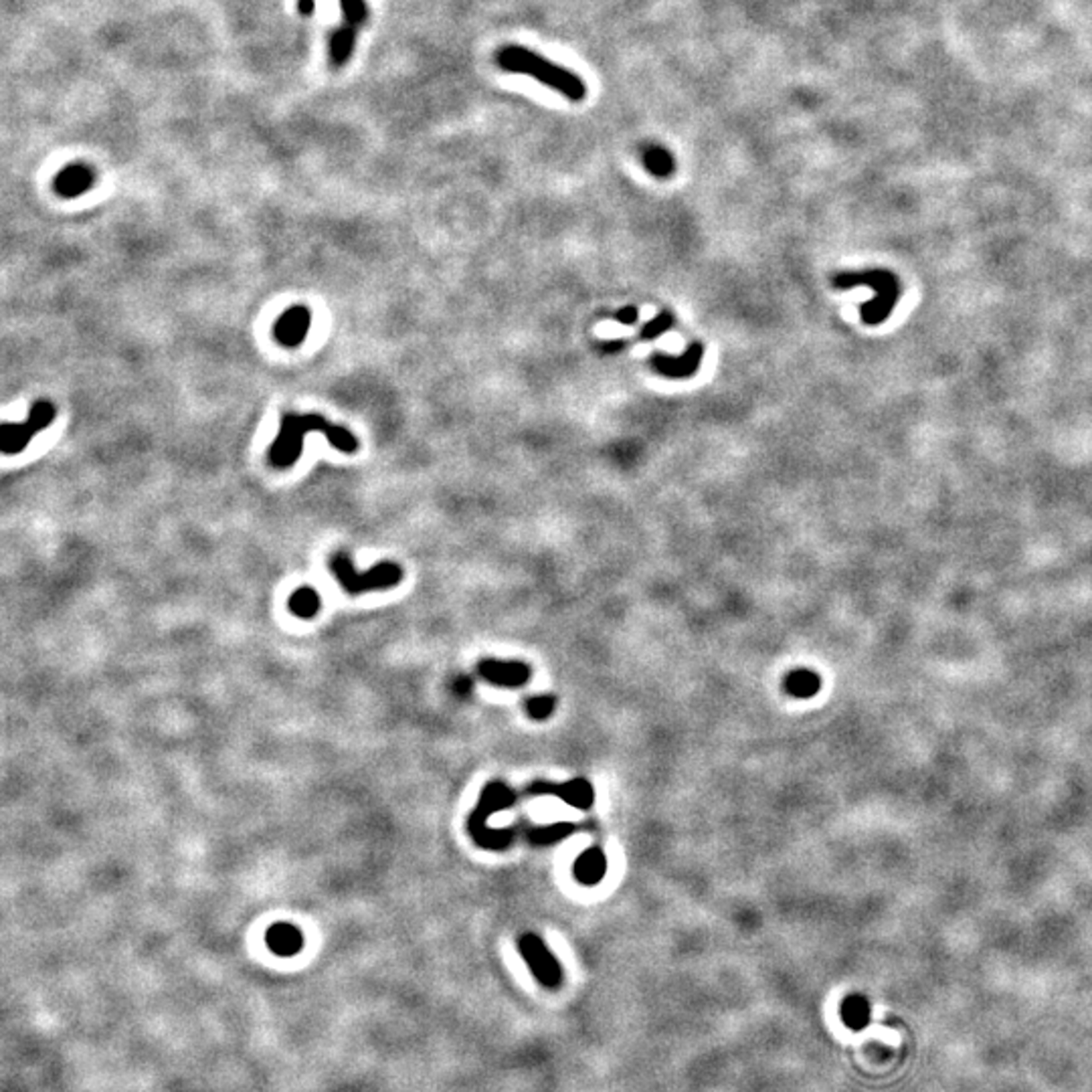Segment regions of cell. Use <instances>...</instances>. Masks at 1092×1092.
I'll use <instances>...</instances> for the list:
<instances>
[{"label": "cell", "instance_id": "1", "mask_svg": "<svg viewBox=\"0 0 1092 1092\" xmlns=\"http://www.w3.org/2000/svg\"><path fill=\"white\" fill-rule=\"evenodd\" d=\"M312 431H320L330 441V445L342 454H355L358 449V439L347 427L332 425L322 415H286L276 441L269 447V462L276 468H290L302 455L304 437Z\"/></svg>", "mask_w": 1092, "mask_h": 1092}, {"label": "cell", "instance_id": "2", "mask_svg": "<svg viewBox=\"0 0 1092 1092\" xmlns=\"http://www.w3.org/2000/svg\"><path fill=\"white\" fill-rule=\"evenodd\" d=\"M496 61L508 74L533 77L571 101H583L585 95H587V85L579 75L573 74L571 69L560 67L559 63L544 59L542 55L530 51L526 47H504V49L498 51Z\"/></svg>", "mask_w": 1092, "mask_h": 1092}, {"label": "cell", "instance_id": "3", "mask_svg": "<svg viewBox=\"0 0 1092 1092\" xmlns=\"http://www.w3.org/2000/svg\"><path fill=\"white\" fill-rule=\"evenodd\" d=\"M514 801H516V793H514L508 785L494 781L484 787L476 809H473L471 815L468 817V832L478 846L486 850H504L512 844L514 830L488 828V819L489 815L498 814L500 809L510 807Z\"/></svg>", "mask_w": 1092, "mask_h": 1092}, {"label": "cell", "instance_id": "4", "mask_svg": "<svg viewBox=\"0 0 1092 1092\" xmlns=\"http://www.w3.org/2000/svg\"><path fill=\"white\" fill-rule=\"evenodd\" d=\"M330 571L334 573L336 581H339L340 587L348 593V595H360V593L366 591H381V589H391L397 587L403 579V568H401L397 563H379L374 565L371 571L366 573H358L355 565H352V560L348 555H344V552H339V555H334L330 560Z\"/></svg>", "mask_w": 1092, "mask_h": 1092}, {"label": "cell", "instance_id": "5", "mask_svg": "<svg viewBox=\"0 0 1092 1092\" xmlns=\"http://www.w3.org/2000/svg\"><path fill=\"white\" fill-rule=\"evenodd\" d=\"M55 415H57V409L51 401H37L22 423L4 421L3 427H0V437H3L0 439V452L4 455L21 454L39 431L49 427L55 421Z\"/></svg>", "mask_w": 1092, "mask_h": 1092}, {"label": "cell", "instance_id": "6", "mask_svg": "<svg viewBox=\"0 0 1092 1092\" xmlns=\"http://www.w3.org/2000/svg\"><path fill=\"white\" fill-rule=\"evenodd\" d=\"M854 284H870L876 287V298L872 302H868L862 310V316L868 324H878L885 320L890 312H893L894 300L898 295V287H896V279L890 276L886 271H876V273H862L860 277L858 276H850V277H840L838 286L850 287Z\"/></svg>", "mask_w": 1092, "mask_h": 1092}, {"label": "cell", "instance_id": "7", "mask_svg": "<svg viewBox=\"0 0 1092 1092\" xmlns=\"http://www.w3.org/2000/svg\"><path fill=\"white\" fill-rule=\"evenodd\" d=\"M518 949H520L522 959L526 961L528 969L533 971V975L544 987L555 990V987L560 985V982H563V971H560L557 957L552 955L549 947L544 945L541 937L534 933L522 935L518 941Z\"/></svg>", "mask_w": 1092, "mask_h": 1092}, {"label": "cell", "instance_id": "8", "mask_svg": "<svg viewBox=\"0 0 1092 1092\" xmlns=\"http://www.w3.org/2000/svg\"><path fill=\"white\" fill-rule=\"evenodd\" d=\"M528 795H536V797L538 795H555V797H560L565 803H568V806L579 809H589L593 806V799H595V791H593L587 779H573V781L563 785L536 781L528 787Z\"/></svg>", "mask_w": 1092, "mask_h": 1092}, {"label": "cell", "instance_id": "9", "mask_svg": "<svg viewBox=\"0 0 1092 1092\" xmlns=\"http://www.w3.org/2000/svg\"><path fill=\"white\" fill-rule=\"evenodd\" d=\"M478 674L484 680H488L489 684L504 686V688H518V686H524L528 682L530 668L522 662L494 660V657H488V660H481L478 664Z\"/></svg>", "mask_w": 1092, "mask_h": 1092}, {"label": "cell", "instance_id": "10", "mask_svg": "<svg viewBox=\"0 0 1092 1092\" xmlns=\"http://www.w3.org/2000/svg\"><path fill=\"white\" fill-rule=\"evenodd\" d=\"M312 326V314L306 306H294L279 316L273 328L276 340L284 347H298L304 342Z\"/></svg>", "mask_w": 1092, "mask_h": 1092}, {"label": "cell", "instance_id": "11", "mask_svg": "<svg viewBox=\"0 0 1092 1092\" xmlns=\"http://www.w3.org/2000/svg\"><path fill=\"white\" fill-rule=\"evenodd\" d=\"M265 943L277 957H294L302 951L304 935L298 927L290 925V922H276L265 933Z\"/></svg>", "mask_w": 1092, "mask_h": 1092}, {"label": "cell", "instance_id": "12", "mask_svg": "<svg viewBox=\"0 0 1092 1092\" xmlns=\"http://www.w3.org/2000/svg\"><path fill=\"white\" fill-rule=\"evenodd\" d=\"M93 182H95V176L90 166L71 164L67 168H63V171L57 174V179H55V190H57L61 197L74 198V197L84 195L85 190H90L93 187Z\"/></svg>", "mask_w": 1092, "mask_h": 1092}, {"label": "cell", "instance_id": "13", "mask_svg": "<svg viewBox=\"0 0 1092 1092\" xmlns=\"http://www.w3.org/2000/svg\"><path fill=\"white\" fill-rule=\"evenodd\" d=\"M700 360H702V347L700 344H694V347L688 348L684 357L656 355L654 366L665 376H690L698 371Z\"/></svg>", "mask_w": 1092, "mask_h": 1092}, {"label": "cell", "instance_id": "14", "mask_svg": "<svg viewBox=\"0 0 1092 1092\" xmlns=\"http://www.w3.org/2000/svg\"><path fill=\"white\" fill-rule=\"evenodd\" d=\"M607 872V858L599 848H589L577 858L575 878L585 886H595L603 880Z\"/></svg>", "mask_w": 1092, "mask_h": 1092}, {"label": "cell", "instance_id": "15", "mask_svg": "<svg viewBox=\"0 0 1092 1092\" xmlns=\"http://www.w3.org/2000/svg\"><path fill=\"white\" fill-rule=\"evenodd\" d=\"M840 1016L841 1022H844L850 1030H864V1027L870 1024V1003L864 995H848V998L841 1001Z\"/></svg>", "mask_w": 1092, "mask_h": 1092}, {"label": "cell", "instance_id": "16", "mask_svg": "<svg viewBox=\"0 0 1092 1092\" xmlns=\"http://www.w3.org/2000/svg\"><path fill=\"white\" fill-rule=\"evenodd\" d=\"M822 680L811 670H795L785 680V690L795 698H811L819 692Z\"/></svg>", "mask_w": 1092, "mask_h": 1092}, {"label": "cell", "instance_id": "17", "mask_svg": "<svg viewBox=\"0 0 1092 1092\" xmlns=\"http://www.w3.org/2000/svg\"><path fill=\"white\" fill-rule=\"evenodd\" d=\"M575 832V825L568 822H559V823H546V825H538V828L528 830L526 838L533 841L536 846H550L557 844L567 836H571Z\"/></svg>", "mask_w": 1092, "mask_h": 1092}, {"label": "cell", "instance_id": "18", "mask_svg": "<svg viewBox=\"0 0 1092 1092\" xmlns=\"http://www.w3.org/2000/svg\"><path fill=\"white\" fill-rule=\"evenodd\" d=\"M644 164L657 179H668L674 172V156L670 154V150L657 146V144H652L644 150Z\"/></svg>", "mask_w": 1092, "mask_h": 1092}, {"label": "cell", "instance_id": "19", "mask_svg": "<svg viewBox=\"0 0 1092 1092\" xmlns=\"http://www.w3.org/2000/svg\"><path fill=\"white\" fill-rule=\"evenodd\" d=\"M290 612L300 620H310L320 612V597L314 589L302 587L290 597Z\"/></svg>", "mask_w": 1092, "mask_h": 1092}, {"label": "cell", "instance_id": "20", "mask_svg": "<svg viewBox=\"0 0 1092 1092\" xmlns=\"http://www.w3.org/2000/svg\"><path fill=\"white\" fill-rule=\"evenodd\" d=\"M355 41H357V29L344 27V29L336 31L332 37V49H330L334 66H342V63L350 57Z\"/></svg>", "mask_w": 1092, "mask_h": 1092}, {"label": "cell", "instance_id": "21", "mask_svg": "<svg viewBox=\"0 0 1092 1092\" xmlns=\"http://www.w3.org/2000/svg\"><path fill=\"white\" fill-rule=\"evenodd\" d=\"M552 710H555V698H552V696H546L544 694V696L528 698V700H526L528 717L534 718V720L549 718L550 714H552Z\"/></svg>", "mask_w": 1092, "mask_h": 1092}, {"label": "cell", "instance_id": "22", "mask_svg": "<svg viewBox=\"0 0 1092 1092\" xmlns=\"http://www.w3.org/2000/svg\"><path fill=\"white\" fill-rule=\"evenodd\" d=\"M344 19H347L348 27L357 29L363 25L366 21V4L365 0H340Z\"/></svg>", "mask_w": 1092, "mask_h": 1092}, {"label": "cell", "instance_id": "23", "mask_svg": "<svg viewBox=\"0 0 1092 1092\" xmlns=\"http://www.w3.org/2000/svg\"><path fill=\"white\" fill-rule=\"evenodd\" d=\"M672 322H674V320H672V316H670V314H660V316L654 318L652 322H649V324L644 328V332H641V336H644V339H647V340H649V339H656V336H660V334H664L665 330H670V328H672Z\"/></svg>", "mask_w": 1092, "mask_h": 1092}, {"label": "cell", "instance_id": "24", "mask_svg": "<svg viewBox=\"0 0 1092 1092\" xmlns=\"http://www.w3.org/2000/svg\"><path fill=\"white\" fill-rule=\"evenodd\" d=\"M471 688H473V682H471V678H468V676H460V678L455 680V694H457V696H462V698H463V696H468V694L471 692Z\"/></svg>", "mask_w": 1092, "mask_h": 1092}, {"label": "cell", "instance_id": "25", "mask_svg": "<svg viewBox=\"0 0 1092 1092\" xmlns=\"http://www.w3.org/2000/svg\"><path fill=\"white\" fill-rule=\"evenodd\" d=\"M617 320H620L621 324H633V322H636V320H638V310L633 308V306L623 308V310L620 312V314H617Z\"/></svg>", "mask_w": 1092, "mask_h": 1092}]
</instances>
